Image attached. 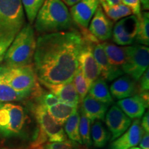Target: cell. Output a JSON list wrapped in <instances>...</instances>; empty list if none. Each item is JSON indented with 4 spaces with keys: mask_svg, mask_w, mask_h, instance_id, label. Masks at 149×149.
<instances>
[{
    "mask_svg": "<svg viewBox=\"0 0 149 149\" xmlns=\"http://www.w3.org/2000/svg\"><path fill=\"white\" fill-rule=\"evenodd\" d=\"M83 44L82 36L77 31L40 35L33 56V67L38 81L44 86L72 81Z\"/></svg>",
    "mask_w": 149,
    "mask_h": 149,
    "instance_id": "obj_1",
    "label": "cell"
},
{
    "mask_svg": "<svg viewBox=\"0 0 149 149\" xmlns=\"http://www.w3.org/2000/svg\"><path fill=\"white\" fill-rule=\"evenodd\" d=\"M25 24L21 0H0V61Z\"/></svg>",
    "mask_w": 149,
    "mask_h": 149,
    "instance_id": "obj_2",
    "label": "cell"
},
{
    "mask_svg": "<svg viewBox=\"0 0 149 149\" xmlns=\"http://www.w3.org/2000/svg\"><path fill=\"white\" fill-rule=\"evenodd\" d=\"M72 19L61 0H45L35 19V29L42 34L68 31Z\"/></svg>",
    "mask_w": 149,
    "mask_h": 149,
    "instance_id": "obj_3",
    "label": "cell"
},
{
    "mask_svg": "<svg viewBox=\"0 0 149 149\" xmlns=\"http://www.w3.org/2000/svg\"><path fill=\"white\" fill-rule=\"evenodd\" d=\"M37 39L31 24H25L6 52V66L21 67L31 64L36 48Z\"/></svg>",
    "mask_w": 149,
    "mask_h": 149,
    "instance_id": "obj_4",
    "label": "cell"
},
{
    "mask_svg": "<svg viewBox=\"0 0 149 149\" xmlns=\"http://www.w3.org/2000/svg\"><path fill=\"white\" fill-rule=\"evenodd\" d=\"M3 79L9 85L19 92L26 93L39 97L42 91L39 85L35 69L32 64L21 67H0Z\"/></svg>",
    "mask_w": 149,
    "mask_h": 149,
    "instance_id": "obj_5",
    "label": "cell"
},
{
    "mask_svg": "<svg viewBox=\"0 0 149 149\" xmlns=\"http://www.w3.org/2000/svg\"><path fill=\"white\" fill-rule=\"evenodd\" d=\"M125 50L126 61L122 67V71L135 81H139L148 68L149 48L146 46L135 44L125 46Z\"/></svg>",
    "mask_w": 149,
    "mask_h": 149,
    "instance_id": "obj_6",
    "label": "cell"
},
{
    "mask_svg": "<svg viewBox=\"0 0 149 149\" xmlns=\"http://www.w3.org/2000/svg\"><path fill=\"white\" fill-rule=\"evenodd\" d=\"M35 118L38 122L41 130L51 142H57L66 140L67 137L62 126L57 124L48 114L46 108L39 104L34 109Z\"/></svg>",
    "mask_w": 149,
    "mask_h": 149,
    "instance_id": "obj_7",
    "label": "cell"
},
{
    "mask_svg": "<svg viewBox=\"0 0 149 149\" xmlns=\"http://www.w3.org/2000/svg\"><path fill=\"white\" fill-rule=\"evenodd\" d=\"M138 19L135 15L128 16L117 22L113 29L112 38L116 45L129 46L135 42Z\"/></svg>",
    "mask_w": 149,
    "mask_h": 149,
    "instance_id": "obj_8",
    "label": "cell"
},
{
    "mask_svg": "<svg viewBox=\"0 0 149 149\" xmlns=\"http://www.w3.org/2000/svg\"><path fill=\"white\" fill-rule=\"evenodd\" d=\"M93 44L84 40V44L78 55V66L81 68L88 87L100 77V70L93 53Z\"/></svg>",
    "mask_w": 149,
    "mask_h": 149,
    "instance_id": "obj_9",
    "label": "cell"
},
{
    "mask_svg": "<svg viewBox=\"0 0 149 149\" xmlns=\"http://www.w3.org/2000/svg\"><path fill=\"white\" fill-rule=\"evenodd\" d=\"M105 117L106 124L112 135V140L118 138L131 124V119L118 106L114 105L111 107Z\"/></svg>",
    "mask_w": 149,
    "mask_h": 149,
    "instance_id": "obj_10",
    "label": "cell"
},
{
    "mask_svg": "<svg viewBox=\"0 0 149 149\" xmlns=\"http://www.w3.org/2000/svg\"><path fill=\"white\" fill-rule=\"evenodd\" d=\"M91 21L88 27V31L97 40L106 42L111 38L113 29V21L106 15L101 6H99L97 8Z\"/></svg>",
    "mask_w": 149,
    "mask_h": 149,
    "instance_id": "obj_11",
    "label": "cell"
},
{
    "mask_svg": "<svg viewBox=\"0 0 149 149\" xmlns=\"http://www.w3.org/2000/svg\"><path fill=\"white\" fill-rule=\"evenodd\" d=\"M99 4V0H80L70 8L72 20L83 29H87Z\"/></svg>",
    "mask_w": 149,
    "mask_h": 149,
    "instance_id": "obj_12",
    "label": "cell"
},
{
    "mask_svg": "<svg viewBox=\"0 0 149 149\" xmlns=\"http://www.w3.org/2000/svg\"><path fill=\"white\" fill-rule=\"evenodd\" d=\"M93 53L97 64L101 77L107 81H112L124 74L122 69L115 68L110 64L102 44H93Z\"/></svg>",
    "mask_w": 149,
    "mask_h": 149,
    "instance_id": "obj_13",
    "label": "cell"
},
{
    "mask_svg": "<svg viewBox=\"0 0 149 149\" xmlns=\"http://www.w3.org/2000/svg\"><path fill=\"white\" fill-rule=\"evenodd\" d=\"M144 130L141 128L140 121L136 119L127 130L118 138L112 141L111 149H129L139 144Z\"/></svg>",
    "mask_w": 149,
    "mask_h": 149,
    "instance_id": "obj_14",
    "label": "cell"
},
{
    "mask_svg": "<svg viewBox=\"0 0 149 149\" xmlns=\"http://www.w3.org/2000/svg\"><path fill=\"white\" fill-rule=\"evenodd\" d=\"M118 107L130 119H139L144 114L148 104L139 95L126 97L117 102Z\"/></svg>",
    "mask_w": 149,
    "mask_h": 149,
    "instance_id": "obj_15",
    "label": "cell"
},
{
    "mask_svg": "<svg viewBox=\"0 0 149 149\" xmlns=\"http://www.w3.org/2000/svg\"><path fill=\"white\" fill-rule=\"evenodd\" d=\"M45 86L58 97L60 102L78 107L79 98L72 81L55 85H46Z\"/></svg>",
    "mask_w": 149,
    "mask_h": 149,
    "instance_id": "obj_16",
    "label": "cell"
},
{
    "mask_svg": "<svg viewBox=\"0 0 149 149\" xmlns=\"http://www.w3.org/2000/svg\"><path fill=\"white\" fill-rule=\"evenodd\" d=\"M81 110L92 121L104 120L109 108V104L103 103L92 97L88 94L81 102Z\"/></svg>",
    "mask_w": 149,
    "mask_h": 149,
    "instance_id": "obj_17",
    "label": "cell"
},
{
    "mask_svg": "<svg viewBox=\"0 0 149 149\" xmlns=\"http://www.w3.org/2000/svg\"><path fill=\"white\" fill-rule=\"evenodd\" d=\"M135 91L136 81L127 74L117 78L110 87L111 96L118 100L131 97Z\"/></svg>",
    "mask_w": 149,
    "mask_h": 149,
    "instance_id": "obj_18",
    "label": "cell"
},
{
    "mask_svg": "<svg viewBox=\"0 0 149 149\" xmlns=\"http://www.w3.org/2000/svg\"><path fill=\"white\" fill-rule=\"evenodd\" d=\"M9 123L6 137L17 135L21 133L25 124V113L19 105L8 103Z\"/></svg>",
    "mask_w": 149,
    "mask_h": 149,
    "instance_id": "obj_19",
    "label": "cell"
},
{
    "mask_svg": "<svg viewBox=\"0 0 149 149\" xmlns=\"http://www.w3.org/2000/svg\"><path fill=\"white\" fill-rule=\"evenodd\" d=\"M102 45L107 54L110 64L115 68L122 69L126 61L125 46H119L110 42H104Z\"/></svg>",
    "mask_w": 149,
    "mask_h": 149,
    "instance_id": "obj_20",
    "label": "cell"
},
{
    "mask_svg": "<svg viewBox=\"0 0 149 149\" xmlns=\"http://www.w3.org/2000/svg\"><path fill=\"white\" fill-rule=\"evenodd\" d=\"M46 110L57 124L63 126L70 115L77 111V107L59 102L52 107L46 108Z\"/></svg>",
    "mask_w": 149,
    "mask_h": 149,
    "instance_id": "obj_21",
    "label": "cell"
},
{
    "mask_svg": "<svg viewBox=\"0 0 149 149\" xmlns=\"http://www.w3.org/2000/svg\"><path fill=\"white\" fill-rule=\"evenodd\" d=\"M88 95L103 103L109 104L113 101L107 81L102 77H98L91 84L88 90Z\"/></svg>",
    "mask_w": 149,
    "mask_h": 149,
    "instance_id": "obj_22",
    "label": "cell"
},
{
    "mask_svg": "<svg viewBox=\"0 0 149 149\" xmlns=\"http://www.w3.org/2000/svg\"><path fill=\"white\" fill-rule=\"evenodd\" d=\"M31 96L26 93L19 92L13 88L3 79L0 72V102H17Z\"/></svg>",
    "mask_w": 149,
    "mask_h": 149,
    "instance_id": "obj_23",
    "label": "cell"
},
{
    "mask_svg": "<svg viewBox=\"0 0 149 149\" xmlns=\"http://www.w3.org/2000/svg\"><path fill=\"white\" fill-rule=\"evenodd\" d=\"M135 42L137 44L148 46L149 45V13L148 11L141 13L139 16Z\"/></svg>",
    "mask_w": 149,
    "mask_h": 149,
    "instance_id": "obj_24",
    "label": "cell"
},
{
    "mask_svg": "<svg viewBox=\"0 0 149 149\" xmlns=\"http://www.w3.org/2000/svg\"><path fill=\"white\" fill-rule=\"evenodd\" d=\"M91 137L94 146L102 148L107 145L110 138V134L100 120L93 121Z\"/></svg>",
    "mask_w": 149,
    "mask_h": 149,
    "instance_id": "obj_25",
    "label": "cell"
},
{
    "mask_svg": "<svg viewBox=\"0 0 149 149\" xmlns=\"http://www.w3.org/2000/svg\"><path fill=\"white\" fill-rule=\"evenodd\" d=\"M100 4L104 13L112 21H117L120 19L133 15L132 10L123 3H120L113 6H109L104 3H100Z\"/></svg>",
    "mask_w": 149,
    "mask_h": 149,
    "instance_id": "obj_26",
    "label": "cell"
},
{
    "mask_svg": "<svg viewBox=\"0 0 149 149\" xmlns=\"http://www.w3.org/2000/svg\"><path fill=\"white\" fill-rule=\"evenodd\" d=\"M79 113L78 111H76L75 113L70 115L64 124V131L70 140L82 144L79 130Z\"/></svg>",
    "mask_w": 149,
    "mask_h": 149,
    "instance_id": "obj_27",
    "label": "cell"
},
{
    "mask_svg": "<svg viewBox=\"0 0 149 149\" xmlns=\"http://www.w3.org/2000/svg\"><path fill=\"white\" fill-rule=\"evenodd\" d=\"M91 120L81 110V116L79 118V135L82 144L87 147H90L92 145V140L91 137Z\"/></svg>",
    "mask_w": 149,
    "mask_h": 149,
    "instance_id": "obj_28",
    "label": "cell"
},
{
    "mask_svg": "<svg viewBox=\"0 0 149 149\" xmlns=\"http://www.w3.org/2000/svg\"><path fill=\"white\" fill-rule=\"evenodd\" d=\"M21 1L29 24H32L45 0H21Z\"/></svg>",
    "mask_w": 149,
    "mask_h": 149,
    "instance_id": "obj_29",
    "label": "cell"
},
{
    "mask_svg": "<svg viewBox=\"0 0 149 149\" xmlns=\"http://www.w3.org/2000/svg\"><path fill=\"white\" fill-rule=\"evenodd\" d=\"M72 81H74L73 84L74 87H75L78 95H79V102H81L84 98L88 94L89 87L86 80L82 72H81V68H79V66H78L77 71L74 74Z\"/></svg>",
    "mask_w": 149,
    "mask_h": 149,
    "instance_id": "obj_30",
    "label": "cell"
},
{
    "mask_svg": "<svg viewBox=\"0 0 149 149\" xmlns=\"http://www.w3.org/2000/svg\"><path fill=\"white\" fill-rule=\"evenodd\" d=\"M8 104H1L0 107V134L6 137L9 123Z\"/></svg>",
    "mask_w": 149,
    "mask_h": 149,
    "instance_id": "obj_31",
    "label": "cell"
},
{
    "mask_svg": "<svg viewBox=\"0 0 149 149\" xmlns=\"http://www.w3.org/2000/svg\"><path fill=\"white\" fill-rule=\"evenodd\" d=\"M72 140H64L57 142H50L46 144V149H85L86 146H80Z\"/></svg>",
    "mask_w": 149,
    "mask_h": 149,
    "instance_id": "obj_32",
    "label": "cell"
},
{
    "mask_svg": "<svg viewBox=\"0 0 149 149\" xmlns=\"http://www.w3.org/2000/svg\"><path fill=\"white\" fill-rule=\"evenodd\" d=\"M41 100V104L42 105L45 107L46 108L52 107L55 104L60 102L57 96H55L53 93H46L45 94L42 95L39 97Z\"/></svg>",
    "mask_w": 149,
    "mask_h": 149,
    "instance_id": "obj_33",
    "label": "cell"
},
{
    "mask_svg": "<svg viewBox=\"0 0 149 149\" xmlns=\"http://www.w3.org/2000/svg\"><path fill=\"white\" fill-rule=\"evenodd\" d=\"M122 3L128 6L135 16H139L141 13V4L139 0H121Z\"/></svg>",
    "mask_w": 149,
    "mask_h": 149,
    "instance_id": "obj_34",
    "label": "cell"
},
{
    "mask_svg": "<svg viewBox=\"0 0 149 149\" xmlns=\"http://www.w3.org/2000/svg\"><path fill=\"white\" fill-rule=\"evenodd\" d=\"M139 91L141 93L148 92L149 90V70L148 68L139 78Z\"/></svg>",
    "mask_w": 149,
    "mask_h": 149,
    "instance_id": "obj_35",
    "label": "cell"
},
{
    "mask_svg": "<svg viewBox=\"0 0 149 149\" xmlns=\"http://www.w3.org/2000/svg\"><path fill=\"white\" fill-rule=\"evenodd\" d=\"M139 144L141 149H149V134L148 132L144 131Z\"/></svg>",
    "mask_w": 149,
    "mask_h": 149,
    "instance_id": "obj_36",
    "label": "cell"
},
{
    "mask_svg": "<svg viewBox=\"0 0 149 149\" xmlns=\"http://www.w3.org/2000/svg\"><path fill=\"white\" fill-rule=\"evenodd\" d=\"M141 126L142 128V129L144 130L145 132H149V113L148 111H147L145 113L144 116L142 117V120H141Z\"/></svg>",
    "mask_w": 149,
    "mask_h": 149,
    "instance_id": "obj_37",
    "label": "cell"
},
{
    "mask_svg": "<svg viewBox=\"0 0 149 149\" xmlns=\"http://www.w3.org/2000/svg\"><path fill=\"white\" fill-rule=\"evenodd\" d=\"M99 2L106 3L109 6H113L122 3V1L121 0H99Z\"/></svg>",
    "mask_w": 149,
    "mask_h": 149,
    "instance_id": "obj_38",
    "label": "cell"
},
{
    "mask_svg": "<svg viewBox=\"0 0 149 149\" xmlns=\"http://www.w3.org/2000/svg\"><path fill=\"white\" fill-rule=\"evenodd\" d=\"M141 7L143 10H148L149 9V0H139Z\"/></svg>",
    "mask_w": 149,
    "mask_h": 149,
    "instance_id": "obj_39",
    "label": "cell"
},
{
    "mask_svg": "<svg viewBox=\"0 0 149 149\" xmlns=\"http://www.w3.org/2000/svg\"><path fill=\"white\" fill-rule=\"evenodd\" d=\"M61 1H62L65 4L69 6H72L77 3L78 1H79L80 0H61Z\"/></svg>",
    "mask_w": 149,
    "mask_h": 149,
    "instance_id": "obj_40",
    "label": "cell"
},
{
    "mask_svg": "<svg viewBox=\"0 0 149 149\" xmlns=\"http://www.w3.org/2000/svg\"><path fill=\"white\" fill-rule=\"evenodd\" d=\"M32 149H46V148L44 146H43L41 145V146L35 147V148H32Z\"/></svg>",
    "mask_w": 149,
    "mask_h": 149,
    "instance_id": "obj_41",
    "label": "cell"
},
{
    "mask_svg": "<svg viewBox=\"0 0 149 149\" xmlns=\"http://www.w3.org/2000/svg\"><path fill=\"white\" fill-rule=\"evenodd\" d=\"M129 149H141V148H139V147H136V146H134V147H132V148H130Z\"/></svg>",
    "mask_w": 149,
    "mask_h": 149,
    "instance_id": "obj_42",
    "label": "cell"
},
{
    "mask_svg": "<svg viewBox=\"0 0 149 149\" xmlns=\"http://www.w3.org/2000/svg\"><path fill=\"white\" fill-rule=\"evenodd\" d=\"M1 104H2V103H0V107H1Z\"/></svg>",
    "mask_w": 149,
    "mask_h": 149,
    "instance_id": "obj_43",
    "label": "cell"
},
{
    "mask_svg": "<svg viewBox=\"0 0 149 149\" xmlns=\"http://www.w3.org/2000/svg\"><path fill=\"white\" fill-rule=\"evenodd\" d=\"M2 149H10V148H2Z\"/></svg>",
    "mask_w": 149,
    "mask_h": 149,
    "instance_id": "obj_44",
    "label": "cell"
}]
</instances>
